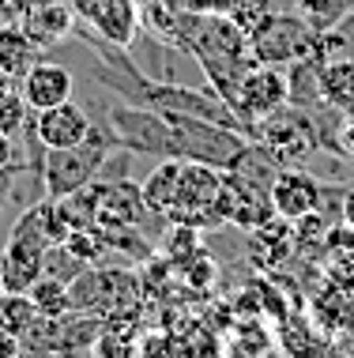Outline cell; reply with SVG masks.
<instances>
[{"label":"cell","instance_id":"cell-27","mask_svg":"<svg viewBox=\"0 0 354 358\" xmlns=\"http://www.w3.org/2000/svg\"><path fill=\"white\" fill-rule=\"evenodd\" d=\"M339 148L343 155H354V113H347V121L339 124Z\"/></svg>","mask_w":354,"mask_h":358},{"label":"cell","instance_id":"cell-28","mask_svg":"<svg viewBox=\"0 0 354 358\" xmlns=\"http://www.w3.org/2000/svg\"><path fill=\"white\" fill-rule=\"evenodd\" d=\"M339 219L347 222V227H354V185L343 189V200H339Z\"/></svg>","mask_w":354,"mask_h":358},{"label":"cell","instance_id":"cell-8","mask_svg":"<svg viewBox=\"0 0 354 358\" xmlns=\"http://www.w3.org/2000/svg\"><path fill=\"white\" fill-rule=\"evenodd\" d=\"M305 317L332 340H347L354 332V294H347L339 283L324 279V283L305 298Z\"/></svg>","mask_w":354,"mask_h":358},{"label":"cell","instance_id":"cell-17","mask_svg":"<svg viewBox=\"0 0 354 358\" xmlns=\"http://www.w3.org/2000/svg\"><path fill=\"white\" fill-rule=\"evenodd\" d=\"M38 321H42V313H38L34 298L27 290H0V328L4 332L27 340L38 328Z\"/></svg>","mask_w":354,"mask_h":358},{"label":"cell","instance_id":"cell-11","mask_svg":"<svg viewBox=\"0 0 354 358\" xmlns=\"http://www.w3.org/2000/svg\"><path fill=\"white\" fill-rule=\"evenodd\" d=\"M98 189V222L94 227H140L143 215H151L147 204H143V192L132 181H94Z\"/></svg>","mask_w":354,"mask_h":358},{"label":"cell","instance_id":"cell-32","mask_svg":"<svg viewBox=\"0 0 354 358\" xmlns=\"http://www.w3.org/2000/svg\"><path fill=\"white\" fill-rule=\"evenodd\" d=\"M83 358H87V355H83ZM91 358H94V355H91Z\"/></svg>","mask_w":354,"mask_h":358},{"label":"cell","instance_id":"cell-13","mask_svg":"<svg viewBox=\"0 0 354 358\" xmlns=\"http://www.w3.org/2000/svg\"><path fill=\"white\" fill-rule=\"evenodd\" d=\"M23 31L34 38L38 50H50L75 31V12L68 0H38V4L27 8Z\"/></svg>","mask_w":354,"mask_h":358},{"label":"cell","instance_id":"cell-9","mask_svg":"<svg viewBox=\"0 0 354 358\" xmlns=\"http://www.w3.org/2000/svg\"><path fill=\"white\" fill-rule=\"evenodd\" d=\"M19 91H23V102L31 106V113H42L72 99V72L57 61H34L19 80Z\"/></svg>","mask_w":354,"mask_h":358},{"label":"cell","instance_id":"cell-6","mask_svg":"<svg viewBox=\"0 0 354 358\" xmlns=\"http://www.w3.org/2000/svg\"><path fill=\"white\" fill-rule=\"evenodd\" d=\"M283 106H290V83H286V69H275V64H253L245 72L242 87H237L234 99V113L245 121L249 140H253L256 124L272 113H279Z\"/></svg>","mask_w":354,"mask_h":358},{"label":"cell","instance_id":"cell-18","mask_svg":"<svg viewBox=\"0 0 354 358\" xmlns=\"http://www.w3.org/2000/svg\"><path fill=\"white\" fill-rule=\"evenodd\" d=\"M230 358H272L275 336L260 324V317H242V324L230 332Z\"/></svg>","mask_w":354,"mask_h":358},{"label":"cell","instance_id":"cell-3","mask_svg":"<svg viewBox=\"0 0 354 358\" xmlns=\"http://www.w3.org/2000/svg\"><path fill=\"white\" fill-rule=\"evenodd\" d=\"M253 143L272 155L275 166H298L320 148V121L317 110H302V106H283L279 113L264 117L253 132Z\"/></svg>","mask_w":354,"mask_h":358},{"label":"cell","instance_id":"cell-30","mask_svg":"<svg viewBox=\"0 0 354 358\" xmlns=\"http://www.w3.org/2000/svg\"><path fill=\"white\" fill-rule=\"evenodd\" d=\"M0 290H4V279H0Z\"/></svg>","mask_w":354,"mask_h":358},{"label":"cell","instance_id":"cell-2","mask_svg":"<svg viewBox=\"0 0 354 358\" xmlns=\"http://www.w3.org/2000/svg\"><path fill=\"white\" fill-rule=\"evenodd\" d=\"M166 121L174 129V159H185V162H207L215 170H234L237 159L253 143L245 132L226 129V124H215V121L177 117V113H166Z\"/></svg>","mask_w":354,"mask_h":358},{"label":"cell","instance_id":"cell-10","mask_svg":"<svg viewBox=\"0 0 354 358\" xmlns=\"http://www.w3.org/2000/svg\"><path fill=\"white\" fill-rule=\"evenodd\" d=\"M275 347L286 358H332L336 340L324 336L317 324L305 317V309H294L283 321H275Z\"/></svg>","mask_w":354,"mask_h":358},{"label":"cell","instance_id":"cell-24","mask_svg":"<svg viewBox=\"0 0 354 358\" xmlns=\"http://www.w3.org/2000/svg\"><path fill=\"white\" fill-rule=\"evenodd\" d=\"M324 279L339 283L347 294H354V257H332L324 260Z\"/></svg>","mask_w":354,"mask_h":358},{"label":"cell","instance_id":"cell-16","mask_svg":"<svg viewBox=\"0 0 354 358\" xmlns=\"http://www.w3.org/2000/svg\"><path fill=\"white\" fill-rule=\"evenodd\" d=\"M38 61V45L34 38L23 31V23H4L0 27V72L4 76H19Z\"/></svg>","mask_w":354,"mask_h":358},{"label":"cell","instance_id":"cell-31","mask_svg":"<svg viewBox=\"0 0 354 358\" xmlns=\"http://www.w3.org/2000/svg\"><path fill=\"white\" fill-rule=\"evenodd\" d=\"M0 27H4V19H0Z\"/></svg>","mask_w":354,"mask_h":358},{"label":"cell","instance_id":"cell-21","mask_svg":"<svg viewBox=\"0 0 354 358\" xmlns=\"http://www.w3.org/2000/svg\"><path fill=\"white\" fill-rule=\"evenodd\" d=\"M294 227V253L302 260H320L324 264V241H328V219L320 215V211H313V215H305L298 222H290Z\"/></svg>","mask_w":354,"mask_h":358},{"label":"cell","instance_id":"cell-20","mask_svg":"<svg viewBox=\"0 0 354 358\" xmlns=\"http://www.w3.org/2000/svg\"><path fill=\"white\" fill-rule=\"evenodd\" d=\"M27 294L34 298L38 313L50 317V321H57V317H68V313H72V283H64V279L42 275L31 290H27Z\"/></svg>","mask_w":354,"mask_h":358},{"label":"cell","instance_id":"cell-4","mask_svg":"<svg viewBox=\"0 0 354 358\" xmlns=\"http://www.w3.org/2000/svg\"><path fill=\"white\" fill-rule=\"evenodd\" d=\"M313 38H317V31H313L298 12H279V8H275V12L264 19L260 31L249 34V53H253L256 64L286 69V64L309 57Z\"/></svg>","mask_w":354,"mask_h":358},{"label":"cell","instance_id":"cell-14","mask_svg":"<svg viewBox=\"0 0 354 358\" xmlns=\"http://www.w3.org/2000/svg\"><path fill=\"white\" fill-rule=\"evenodd\" d=\"M320 102L336 113H354V57H336V61L320 64L317 72Z\"/></svg>","mask_w":354,"mask_h":358},{"label":"cell","instance_id":"cell-29","mask_svg":"<svg viewBox=\"0 0 354 358\" xmlns=\"http://www.w3.org/2000/svg\"><path fill=\"white\" fill-rule=\"evenodd\" d=\"M332 358H354V351H351V347H343V343H336V351H332Z\"/></svg>","mask_w":354,"mask_h":358},{"label":"cell","instance_id":"cell-23","mask_svg":"<svg viewBox=\"0 0 354 358\" xmlns=\"http://www.w3.org/2000/svg\"><path fill=\"white\" fill-rule=\"evenodd\" d=\"M91 355L94 358H136V336L128 332V317L102 328L91 343Z\"/></svg>","mask_w":354,"mask_h":358},{"label":"cell","instance_id":"cell-22","mask_svg":"<svg viewBox=\"0 0 354 358\" xmlns=\"http://www.w3.org/2000/svg\"><path fill=\"white\" fill-rule=\"evenodd\" d=\"M27 117H31V106L23 102V91L12 83V76L0 72V132L15 136L19 129H27Z\"/></svg>","mask_w":354,"mask_h":358},{"label":"cell","instance_id":"cell-7","mask_svg":"<svg viewBox=\"0 0 354 358\" xmlns=\"http://www.w3.org/2000/svg\"><path fill=\"white\" fill-rule=\"evenodd\" d=\"M324 181L313 178L309 170L302 166H283L279 173H275L272 181V208L275 215L286 219V222H298L305 215H313V211H320L324 204Z\"/></svg>","mask_w":354,"mask_h":358},{"label":"cell","instance_id":"cell-26","mask_svg":"<svg viewBox=\"0 0 354 358\" xmlns=\"http://www.w3.org/2000/svg\"><path fill=\"white\" fill-rule=\"evenodd\" d=\"M0 358H23V340L0 328Z\"/></svg>","mask_w":354,"mask_h":358},{"label":"cell","instance_id":"cell-5","mask_svg":"<svg viewBox=\"0 0 354 358\" xmlns=\"http://www.w3.org/2000/svg\"><path fill=\"white\" fill-rule=\"evenodd\" d=\"M113 136L124 151L132 155H155V159H174V129H170L166 113H155L147 106H110L106 113Z\"/></svg>","mask_w":354,"mask_h":358},{"label":"cell","instance_id":"cell-12","mask_svg":"<svg viewBox=\"0 0 354 358\" xmlns=\"http://www.w3.org/2000/svg\"><path fill=\"white\" fill-rule=\"evenodd\" d=\"M31 117H34V132L42 140V148H72V143H80L87 136L91 124H94L87 117V110L72 99L61 106H50L42 113H31Z\"/></svg>","mask_w":354,"mask_h":358},{"label":"cell","instance_id":"cell-25","mask_svg":"<svg viewBox=\"0 0 354 358\" xmlns=\"http://www.w3.org/2000/svg\"><path fill=\"white\" fill-rule=\"evenodd\" d=\"M12 170H19L15 166V143H12L8 132H0V178H4V173H12Z\"/></svg>","mask_w":354,"mask_h":358},{"label":"cell","instance_id":"cell-1","mask_svg":"<svg viewBox=\"0 0 354 358\" xmlns=\"http://www.w3.org/2000/svg\"><path fill=\"white\" fill-rule=\"evenodd\" d=\"M113 151H124V148L117 143L110 124L106 129H102V124H91V132L80 143H72V148H45V155H42V192L50 200H64V196H72V192L94 185V181L102 178V170H106Z\"/></svg>","mask_w":354,"mask_h":358},{"label":"cell","instance_id":"cell-19","mask_svg":"<svg viewBox=\"0 0 354 358\" xmlns=\"http://www.w3.org/2000/svg\"><path fill=\"white\" fill-rule=\"evenodd\" d=\"M290 12H298L313 31H332L354 12V0H290Z\"/></svg>","mask_w":354,"mask_h":358},{"label":"cell","instance_id":"cell-15","mask_svg":"<svg viewBox=\"0 0 354 358\" xmlns=\"http://www.w3.org/2000/svg\"><path fill=\"white\" fill-rule=\"evenodd\" d=\"M177 181H181V159H158V166L143 178V204H147L151 215L166 219L170 208H174V196H177Z\"/></svg>","mask_w":354,"mask_h":358}]
</instances>
